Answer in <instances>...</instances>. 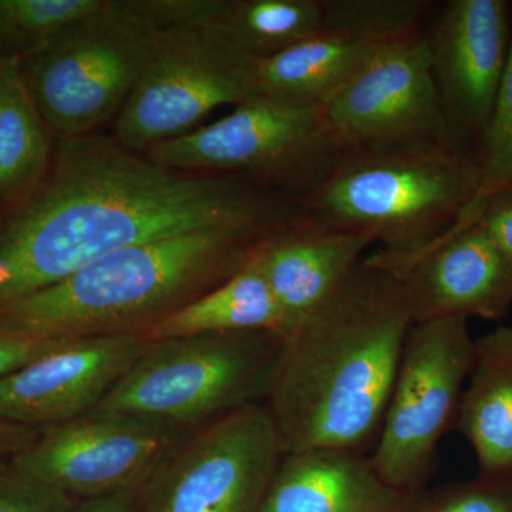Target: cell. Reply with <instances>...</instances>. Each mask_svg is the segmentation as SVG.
Segmentation results:
<instances>
[{
  "instance_id": "obj_10",
  "label": "cell",
  "mask_w": 512,
  "mask_h": 512,
  "mask_svg": "<svg viewBox=\"0 0 512 512\" xmlns=\"http://www.w3.org/2000/svg\"><path fill=\"white\" fill-rule=\"evenodd\" d=\"M284 448L264 404L185 434L138 491L136 512H258Z\"/></svg>"
},
{
  "instance_id": "obj_31",
  "label": "cell",
  "mask_w": 512,
  "mask_h": 512,
  "mask_svg": "<svg viewBox=\"0 0 512 512\" xmlns=\"http://www.w3.org/2000/svg\"><path fill=\"white\" fill-rule=\"evenodd\" d=\"M258 512H266V511L264 510V508H261V510H259Z\"/></svg>"
},
{
  "instance_id": "obj_22",
  "label": "cell",
  "mask_w": 512,
  "mask_h": 512,
  "mask_svg": "<svg viewBox=\"0 0 512 512\" xmlns=\"http://www.w3.org/2000/svg\"><path fill=\"white\" fill-rule=\"evenodd\" d=\"M55 140L20 80L18 63L0 64V211L18 204L40 184Z\"/></svg>"
},
{
  "instance_id": "obj_29",
  "label": "cell",
  "mask_w": 512,
  "mask_h": 512,
  "mask_svg": "<svg viewBox=\"0 0 512 512\" xmlns=\"http://www.w3.org/2000/svg\"><path fill=\"white\" fill-rule=\"evenodd\" d=\"M138 491L140 488L93 500L77 501L67 512H136Z\"/></svg>"
},
{
  "instance_id": "obj_20",
  "label": "cell",
  "mask_w": 512,
  "mask_h": 512,
  "mask_svg": "<svg viewBox=\"0 0 512 512\" xmlns=\"http://www.w3.org/2000/svg\"><path fill=\"white\" fill-rule=\"evenodd\" d=\"M269 332L285 338L289 332L281 306L251 262L237 274L198 296L144 330L147 340L220 333Z\"/></svg>"
},
{
  "instance_id": "obj_25",
  "label": "cell",
  "mask_w": 512,
  "mask_h": 512,
  "mask_svg": "<svg viewBox=\"0 0 512 512\" xmlns=\"http://www.w3.org/2000/svg\"><path fill=\"white\" fill-rule=\"evenodd\" d=\"M412 512H512V477L478 476L426 488Z\"/></svg>"
},
{
  "instance_id": "obj_27",
  "label": "cell",
  "mask_w": 512,
  "mask_h": 512,
  "mask_svg": "<svg viewBox=\"0 0 512 512\" xmlns=\"http://www.w3.org/2000/svg\"><path fill=\"white\" fill-rule=\"evenodd\" d=\"M474 221L512 258V194H501L478 205L457 222Z\"/></svg>"
},
{
  "instance_id": "obj_8",
  "label": "cell",
  "mask_w": 512,
  "mask_h": 512,
  "mask_svg": "<svg viewBox=\"0 0 512 512\" xmlns=\"http://www.w3.org/2000/svg\"><path fill=\"white\" fill-rule=\"evenodd\" d=\"M322 109L282 106L251 97L208 126L158 144L154 163L192 174L232 175L299 201L345 156Z\"/></svg>"
},
{
  "instance_id": "obj_30",
  "label": "cell",
  "mask_w": 512,
  "mask_h": 512,
  "mask_svg": "<svg viewBox=\"0 0 512 512\" xmlns=\"http://www.w3.org/2000/svg\"><path fill=\"white\" fill-rule=\"evenodd\" d=\"M37 431L39 430L0 421V457L19 453L35 439Z\"/></svg>"
},
{
  "instance_id": "obj_17",
  "label": "cell",
  "mask_w": 512,
  "mask_h": 512,
  "mask_svg": "<svg viewBox=\"0 0 512 512\" xmlns=\"http://www.w3.org/2000/svg\"><path fill=\"white\" fill-rule=\"evenodd\" d=\"M373 244L369 232L320 228L293 214L256 242L248 261L265 279L291 332L349 278Z\"/></svg>"
},
{
  "instance_id": "obj_15",
  "label": "cell",
  "mask_w": 512,
  "mask_h": 512,
  "mask_svg": "<svg viewBox=\"0 0 512 512\" xmlns=\"http://www.w3.org/2000/svg\"><path fill=\"white\" fill-rule=\"evenodd\" d=\"M369 258L399 279L414 323L510 315L512 258L477 222H456L416 254Z\"/></svg>"
},
{
  "instance_id": "obj_9",
  "label": "cell",
  "mask_w": 512,
  "mask_h": 512,
  "mask_svg": "<svg viewBox=\"0 0 512 512\" xmlns=\"http://www.w3.org/2000/svg\"><path fill=\"white\" fill-rule=\"evenodd\" d=\"M467 319L414 323L370 460L379 476L410 495L426 490L437 451L457 426L464 384L474 359Z\"/></svg>"
},
{
  "instance_id": "obj_1",
  "label": "cell",
  "mask_w": 512,
  "mask_h": 512,
  "mask_svg": "<svg viewBox=\"0 0 512 512\" xmlns=\"http://www.w3.org/2000/svg\"><path fill=\"white\" fill-rule=\"evenodd\" d=\"M293 212V201L244 178L171 170L113 136L56 137L40 184L0 211V308L131 245L205 228H274Z\"/></svg>"
},
{
  "instance_id": "obj_3",
  "label": "cell",
  "mask_w": 512,
  "mask_h": 512,
  "mask_svg": "<svg viewBox=\"0 0 512 512\" xmlns=\"http://www.w3.org/2000/svg\"><path fill=\"white\" fill-rule=\"evenodd\" d=\"M271 229L205 228L120 249L0 308V330L43 340L141 335L237 274Z\"/></svg>"
},
{
  "instance_id": "obj_24",
  "label": "cell",
  "mask_w": 512,
  "mask_h": 512,
  "mask_svg": "<svg viewBox=\"0 0 512 512\" xmlns=\"http://www.w3.org/2000/svg\"><path fill=\"white\" fill-rule=\"evenodd\" d=\"M477 165L480 185L464 214L497 195L512 194V43L503 82L478 151Z\"/></svg>"
},
{
  "instance_id": "obj_26",
  "label": "cell",
  "mask_w": 512,
  "mask_h": 512,
  "mask_svg": "<svg viewBox=\"0 0 512 512\" xmlns=\"http://www.w3.org/2000/svg\"><path fill=\"white\" fill-rule=\"evenodd\" d=\"M10 457H0V512H67L77 503L20 470Z\"/></svg>"
},
{
  "instance_id": "obj_21",
  "label": "cell",
  "mask_w": 512,
  "mask_h": 512,
  "mask_svg": "<svg viewBox=\"0 0 512 512\" xmlns=\"http://www.w3.org/2000/svg\"><path fill=\"white\" fill-rule=\"evenodd\" d=\"M205 13L225 45L262 62L318 33L325 0H207Z\"/></svg>"
},
{
  "instance_id": "obj_18",
  "label": "cell",
  "mask_w": 512,
  "mask_h": 512,
  "mask_svg": "<svg viewBox=\"0 0 512 512\" xmlns=\"http://www.w3.org/2000/svg\"><path fill=\"white\" fill-rule=\"evenodd\" d=\"M416 495L386 483L362 451L318 448L285 454L266 512H412Z\"/></svg>"
},
{
  "instance_id": "obj_7",
  "label": "cell",
  "mask_w": 512,
  "mask_h": 512,
  "mask_svg": "<svg viewBox=\"0 0 512 512\" xmlns=\"http://www.w3.org/2000/svg\"><path fill=\"white\" fill-rule=\"evenodd\" d=\"M281 343L269 332L148 340L94 410L198 429L265 399Z\"/></svg>"
},
{
  "instance_id": "obj_14",
  "label": "cell",
  "mask_w": 512,
  "mask_h": 512,
  "mask_svg": "<svg viewBox=\"0 0 512 512\" xmlns=\"http://www.w3.org/2000/svg\"><path fill=\"white\" fill-rule=\"evenodd\" d=\"M423 33L448 124L477 161L510 57L512 2L448 0Z\"/></svg>"
},
{
  "instance_id": "obj_13",
  "label": "cell",
  "mask_w": 512,
  "mask_h": 512,
  "mask_svg": "<svg viewBox=\"0 0 512 512\" xmlns=\"http://www.w3.org/2000/svg\"><path fill=\"white\" fill-rule=\"evenodd\" d=\"M433 8L424 0H325L318 33L255 62L252 97L319 109L380 47L423 30Z\"/></svg>"
},
{
  "instance_id": "obj_2",
  "label": "cell",
  "mask_w": 512,
  "mask_h": 512,
  "mask_svg": "<svg viewBox=\"0 0 512 512\" xmlns=\"http://www.w3.org/2000/svg\"><path fill=\"white\" fill-rule=\"evenodd\" d=\"M413 325L399 279L369 256L299 319L262 403L284 453L376 443Z\"/></svg>"
},
{
  "instance_id": "obj_11",
  "label": "cell",
  "mask_w": 512,
  "mask_h": 512,
  "mask_svg": "<svg viewBox=\"0 0 512 512\" xmlns=\"http://www.w3.org/2000/svg\"><path fill=\"white\" fill-rule=\"evenodd\" d=\"M320 109L346 153L461 150L437 92L423 30L380 47Z\"/></svg>"
},
{
  "instance_id": "obj_4",
  "label": "cell",
  "mask_w": 512,
  "mask_h": 512,
  "mask_svg": "<svg viewBox=\"0 0 512 512\" xmlns=\"http://www.w3.org/2000/svg\"><path fill=\"white\" fill-rule=\"evenodd\" d=\"M478 185L477 161L458 148L346 153L295 202V214L320 228L369 232L380 252L402 258L453 227Z\"/></svg>"
},
{
  "instance_id": "obj_6",
  "label": "cell",
  "mask_w": 512,
  "mask_h": 512,
  "mask_svg": "<svg viewBox=\"0 0 512 512\" xmlns=\"http://www.w3.org/2000/svg\"><path fill=\"white\" fill-rule=\"evenodd\" d=\"M154 37L141 0H100L20 62L19 77L55 137L92 136L126 106Z\"/></svg>"
},
{
  "instance_id": "obj_19",
  "label": "cell",
  "mask_w": 512,
  "mask_h": 512,
  "mask_svg": "<svg viewBox=\"0 0 512 512\" xmlns=\"http://www.w3.org/2000/svg\"><path fill=\"white\" fill-rule=\"evenodd\" d=\"M457 429L473 448L478 474L512 477V326L474 342Z\"/></svg>"
},
{
  "instance_id": "obj_16",
  "label": "cell",
  "mask_w": 512,
  "mask_h": 512,
  "mask_svg": "<svg viewBox=\"0 0 512 512\" xmlns=\"http://www.w3.org/2000/svg\"><path fill=\"white\" fill-rule=\"evenodd\" d=\"M147 345L140 333L66 340L0 379V421L39 430L92 412Z\"/></svg>"
},
{
  "instance_id": "obj_23",
  "label": "cell",
  "mask_w": 512,
  "mask_h": 512,
  "mask_svg": "<svg viewBox=\"0 0 512 512\" xmlns=\"http://www.w3.org/2000/svg\"><path fill=\"white\" fill-rule=\"evenodd\" d=\"M100 0H0V64L20 63Z\"/></svg>"
},
{
  "instance_id": "obj_28",
  "label": "cell",
  "mask_w": 512,
  "mask_h": 512,
  "mask_svg": "<svg viewBox=\"0 0 512 512\" xmlns=\"http://www.w3.org/2000/svg\"><path fill=\"white\" fill-rule=\"evenodd\" d=\"M66 340L70 339H30L0 330V379L59 348Z\"/></svg>"
},
{
  "instance_id": "obj_12",
  "label": "cell",
  "mask_w": 512,
  "mask_h": 512,
  "mask_svg": "<svg viewBox=\"0 0 512 512\" xmlns=\"http://www.w3.org/2000/svg\"><path fill=\"white\" fill-rule=\"evenodd\" d=\"M190 430L131 414L92 412L37 431L12 461L76 501L143 487Z\"/></svg>"
},
{
  "instance_id": "obj_5",
  "label": "cell",
  "mask_w": 512,
  "mask_h": 512,
  "mask_svg": "<svg viewBox=\"0 0 512 512\" xmlns=\"http://www.w3.org/2000/svg\"><path fill=\"white\" fill-rule=\"evenodd\" d=\"M156 25L153 52L114 121L113 137L136 153L197 130L208 114L252 97L255 62L225 45L207 0H141Z\"/></svg>"
}]
</instances>
